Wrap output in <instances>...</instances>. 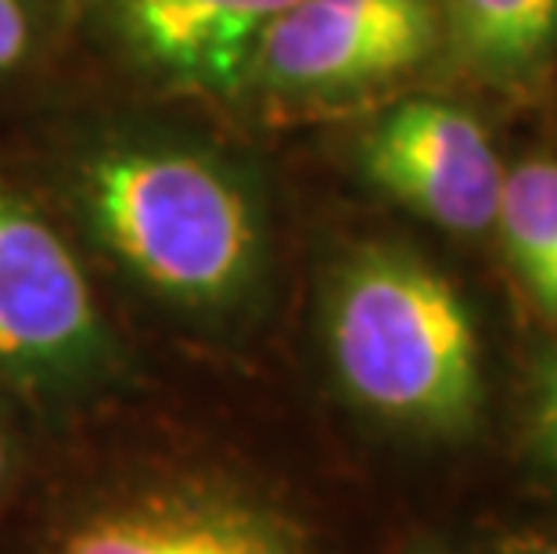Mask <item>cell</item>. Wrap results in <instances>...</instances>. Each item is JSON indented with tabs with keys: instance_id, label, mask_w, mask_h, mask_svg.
Segmentation results:
<instances>
[{
	"instance_id": "1",
	"label": "cell",
	"mask_w": 557,
	"mask_h": 554,
	"mask_svg": "<svg viewBox=\"0 0 557 554\" xmlns=\"http://www.w3.org/2000/svg\"><path fill=\"white\" fill-rule=\"evenodd\" d=\"M327 349L338 382L371 415L460 435L482 407L479 332L460 292L399 245H367L331 281Z\"/></svg>"
},
{
	"instance_id": "2",
	"label": "cell",
	"mask_w": 557,
	"mask_h": 554,
	"mask_svg": "<svg viewBox=\"0 0 557 554\" xmlns=\"http://www.w3.org/2000/svg\"><path fill=\"white\" fill-rule=\"evenodd\" d=\"M87 209L126 270L184 306H227L252 281L263 231L245 187L173 148H120L90 162Z\"/></svg>"
},
{
	"instance_id": "3",
	"label": "cell",
	"mask_w": 557,
	"mask_h": 554,
	"mask_svg": "<svg viewBox=\"0 0 557 554\" xmlns=\"http://www.w3.org/2000/svg\"><path fill=\"white\" fill-rule=\"evenodd\" d=\"M438 33L435 0H299L259 37L245 84L281 98H338L429 62Z\"/></svg>"
},
{
	"instance_id": "4",
	"label": "cell",
	"mask_w": 557,
	"mask_h": 554,
	"mask_svg": "<svg viewBox=\"0 0 557 554\" xmlns=\"http://www.w3.org/2000/svg\"><path fill=\"white\" fill-rule=\"evenodd\" d=\"M360 170L393 202L468 238L496 223L507 176L490 130L438 98H410L382 115L360 140Z\"/></svg>"
},
{
	"instance_id": "5",
	"label": "cell",
	"mask_w": 557,
	"mask_h": 554,
	"mask_svg": "<svg viewBox=\"0 0 557 554\" xmlns=\"http://www.w3.org/2000/svg\"><path fill=\"white\" fill-rule=\"evenodd\" d=\"M101 349V317L76 256L26 198L0 184V364L69 374Z\"/></svg>"
},
{
	"instance_id": "6",
	"label": "cell",
	"mask_w": 557,
	"mask_h": 554,
	"mask_svg": "<svg viewBox=\"0 0 557 554\" xmlns=\"http://www.w3.org/2000/svg\"><path fill=\"white\" fill-rule=\"evenodd\" d=\"M58 554H299L288 529L223 493H159L98 512Z\"/></svg>"
},
{
	"instance_id": "7",
	"label": "cell",
	"mask_w": 557,
	"mask_h": 554,
	"mask_svg": "<svg viewBox=\"0 0 557 554\" xmlns=\"http://www.w3.org/2000/svg\"><path fill=\"white\" fill-rule=\"evenodd\" d=\"M299 0H123L120 26L134 54L162 76L206 90L248 79L259 37Z\"/></svg>"
},
{
	"instance_id": "8",
	"label": "cell",
	"mask_w": 557,
	"mask_h": 554,
	"mask_svg": "<svg viewBox=\"0 0 557 554\" xmlns=\"http://www.w3.org/2000/svg\"><path fill=\"white\" fill-rule=\"evenodd\" d=\"M443 26L479 76L521 84L557 51V0H443Z\"/></svg>"
},
{
	"instance_id": "9",
	"label": "cell",
	"mask_w": 557,
	"mask_h": 554,
	"mask_svg": "<svg viewBox=\"0 0 557 554\" xmlns=\"http://www.w3.org/2000/svg\"><path fill=\"white\" fill-rule=\"evenodd\" d=\"M493 227L521 285L557 324V159H525L507 170Z\"/></svg>"
},
{
	"instance_id": "10",
	"label": "cell",
	"mask_w": 557,
	"mask_h": 554,
	"mask_svg": "<svg viewBox=\"0 0 557 554\" xmlns=\"http://www.w3.org/2000/svg\"><path fill=\"white\" fill-rule=\"evenodd\" d=\"M532 443L540 461L557 476V357H543L532 389Z\"/></svg>"
},
{
	"instance_id": "11",
	"label": "cell",
	"mask_w": 557,
	"mask_h": 554,
	"mask_svg": "<svg viewBox=\"0 0 557 554\" xmlns=\"http://www.w3.org/2000/svg\"><path fill=\"white\" fill-rule=\"evenodd\" d=\"M29 51V15L22 0H0V73L15 69Z\"/></svg>"
},
{
	"instance_id": "12",
	"label": "cell",
	"mask_w": 557,
	"mask_h": 554,
	"mask_svg": "<svg viewBox=\"0 0 557 554\" xmlns=\"http://www.w3.org/2000/svg\"><path fill=\"white\" fill-rule=\"evenodd\" d=\"M511 551L515 554H557V540H550V537H529V540H518Z\"/></svg>"
},
{
	"instance_id": "13",
	"label": "cell",
	"mask_w": 557,
	"mask_h": 554,
	"mask_svg": "<svg viewBox=\"0 0 557 554\" xmlns=\"http://www.w3.org/2000/svg\"><path fill=\"white\" fill-rule=\"evenodd\" d=\"M0 476H4V440H0Z\"/></svg>"
},
{
	"instance_id": "14",
	"label": "cell",
	"mask_w": 557,
	"mask_h": 554,
	"mask_svg": "<svg viewBox=\"0 0 557 554\" xmlns=\"http://www.w3.org/2000/svg\"><path fill=\"white\" fill-rule=\"evenodd\" d=\"M507 554H515V551H507Z\"/></svg>"
}]
</instances>
